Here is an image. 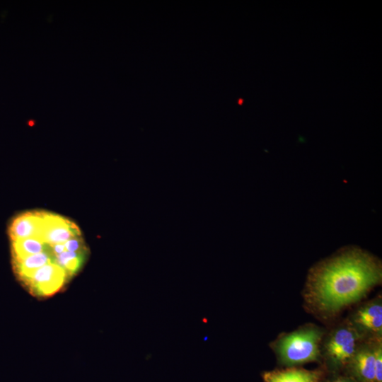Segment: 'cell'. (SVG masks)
Masks as SVG:
<instances>
[{
	"mask_svg": "<svg viewBox=\"0 0 382 382\" xmlns=\"http://www.w3.org/2000/svg\"><path fill=\"white\" fill-rule=\"evenodd\" d=\"M381 277L378 260L359 249H348L311 270L305 299L319 313L334 315L364 297Z\"/></svg>",
	"mask_w": 382,
	"mask_h": 382,
	"instance_id": "6da1fadb",
	"label": "cell"
},
{
	"mask_svg": "<svg viewBox=\"0 0 382 382\" xmlns=\"http://www.w3.org/2000/svg\"><path fill=\"white\" fill-rule=\"evenodd\" d=\"M323 332L316 326L299 329L282 335L274 345L279 361L292 366L318 361L320 358V345Z\"/></svg>",
	"mask_w": 382,
	"mask_h": 382,
	"instance_id": "7a4b0ae2",
	"label": "cell"
},
{
	"mask_svg": "<svg viewBox=\"0 0 382 382\" xmlns=\"http://www.w3.org/2000/svg\"><path fill=\"white\" fill-rule=\"evenodd\" d=\"M361 341L360 336L347 322L332 330L323 345V353L328 366L333 370L347 367Z\"/></svg>",
	"mask_w": 382,
	"mask_h": 382,
	"instance_id": "3957f363",
	"label": "cell"
},
{
	"mask_svg": "<svg viewBox=\"0 0 382 382\" xmlns=\"http://www.w3.org/2000/svg\"><path fill=\"white\" fill-rule=\"evenodd\" d=\"M347 323L364 340H375L382 337V301L381 297L357 307Z\"/></svg>",
	"mask_w": 382,
	"mask_h": 382,
	"instance_id": "277c9868",
	"label": "cell"
},
{
	"mask_svg": "<svg viewBox=\"0 0 382 382\" xmlns=\"http://www.w3.org/2000/svg\"><path fill=\"white\" fill-rule=\"evenodd\" d=\"M68 274L55 262L37 270L25 282L33 294L47 296L57 292L64 284Z\"/></svg>",
	"mask_w": 382,
	"mask_h": 382,
	"instance_id": "5b68a950",
	"label": "cell"
},
{
	"mask_svg": "<svg viewBox=\"0 0 382 382\" xmlns=\"http://www.w3.org/2000/svg\"><path fill=\"white\" fill-rule=\"evenodd\" d=\"M375 340L361 341L347 366L357 382H375Z\"/></svg>",
	"mask_w": 382,
	"mask_h": 382,
	"instance_id": "8992f818",
	"label": "cell"
},
{
	"mask_svg": "<svg viewBox=\"0 0 382 382\" xmlns=\"http://www.w3.org/2000/svg\"><path fill=\"white\" fill-rule=\"evenodd\" d=\"M80 236L77 226L60 216L43 213L42 240L47 245L64 243L68 240Z\"/></svg>",
	"mask_w": 382,
	"mask_h": 382,
	"instance_id": "52a82bcc",
	"label": "cell"
},
{
	"mask_svg": "<svg viewBox=\"0 0 382 382\" xmlns=\"http://www.w3.org/2000/svg\"><path fill=\"white\" fill-rule=\"evenodd\" d=\"M43 213L28 212L16 217L9 227L12 241L28 238L42 239Z\"/></svg>",
	"mask_w": 382,
	"mask_h": 382,
	"instance_id": "ba28073f",
	"label": "cell"
},
{
	"mask_svg": "<svg viewBox=\"0 0 382 382\" xmlns=\"http://www.w3.org/2000/svg\"><path fill=\"white\" fill-rule=\"evenodd\" d=\"M263 380L264 382H320V372L289 368L265 372Z\"/></svg>",
	"mask_w": 382,
	"mask_h": 382,
	"instance_id": "9c48e42d",
	"label": "cell"
},
{
	"mask_svg": "<svg viewBox=\"0 0 382 382\" xmlns=\"http://www.w3.org/2000/svg\"><path fill=\"white\" fill-rule=\"evenodd\" d=\"M54 256L52 252L45 251L28 255L18 260H15L16 270L25 282L41 267L54 262Z\"/></svg>",
	"mask_w": 382,
	"mask_h": 382,
	"instance_id": "30bf717a",
	"label": "cell"
},
{
	"mask_svg": "<svg viewBox=\"0 0 382 382\" xmlns=\"http://www.w3.org/2000/svg\"><path fill=\"white\" fill-rule=\"evenodd\" d=\"M12 248L15 260L28 255L37 254L47 250L44 241L39 238H28L12 241Z\"/></svg>",
	"mask_w": 382,
	"mask_h": 382,
	"instance_id": "8fae6325",
	"label": "cell"
},
{
	"mask_svg": "<svg viewBox=\"0 0 382 382\" xmlns=\"http://www.w3.org/2000/svg\"><path fill=\"white\" fill-rule=\"evenodd\" d=\"M82 253H73L65 250L54 255V262L62 267L68 276L72 275L81 267L82 265Z\"/></svg>",
	"mask_w": 382,
	"mask_h": 382,
	"instance_id": "7c38bea8",
	"label": "cell"
},
{
	"mask_svg": "<svg viewBox=\"0 0 382 382\" xmlns=\"http://www.w3.org/2000/svg\"><path fill=\"white\" fill-rule=\"evenodd\" d=\"M374 371L375 382H382V342L381 339L374 342Z\"/></svg>",
	"mask_w": 382,
	"mask_h": 382,
	"instance_id": "4fadbf2b",
	"label": "cell"
},
{
	"mask_svg": "<svg viewBox=\"0 0 382 382\" xmlns=\"http://www.w3.org/2000/svg\"><path fill=\"white\" fill-rule=\"evenodd\" d=\"M66 251L73 253H83V243L81 238H72L64 243Z\"/></svg>",
	"mask_w": 382,
	"mask_h": 382,
	"instance_id": "5bb4252c",
	"label": "cell"
},
{
	"mask_svg": "<svg viewBox=\"0 0 382 382\" xmlns=\"http://www.w3.org/2000/svg\"><path fill=\"white\" fill-rule=\"evenodd\" d=\"M48 246L52 249L53 255H59L66 250L64 243H57Z\"/></svg>",
	"mask_w": 382,
	"mask_h": 382,
	"instance_id": "9a60e30c",
	"label": "cell"
},
{
	"mask_svg": "<svg viewBox=\"0 0 382 382\" xmlns=\"http://www.w3.org/2000/svg\"><path fill=\"white\" fill-rule=\"evenodd\" d=\"M327 382H357V381L351 376H340L334 377L328 380Z\"/></svg>",
	"mask_w": 382,
	"mask_h": 382,
	"instance_id": "2e32d148",
	"label": "cell"
}]
</instances>
